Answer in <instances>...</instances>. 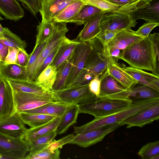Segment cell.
Instances as JSON below:
<instances>
[{"label":"cell","instance_id":"cell-41","mask_svg":"<svg viewBox=\"0 0 159 159\" xmlns=\"http://www.w3.org/2000/svg\"><path fill=\"white\" fill-rule=\"evenodd\" d=\"M94 77L84 68L75 81L69 87L82 86L89 84L90 81Z\"/></svg>","mask_w":159,"mask_h":159},{"label":"cell","instance_id":"cell-24","mask_svg":"<svg viewBox=\"0 0 159 159\" xmlns=\"http://www.w3.org/2000/svg\"><path fill=\"white\" fill-rule=\"evenodd\" d=\"M61 119V117H56L46 123L38 127L27 129L25 140L30 142L56 130Z\"/></svg>","mask_w":159,"mask_h":159},{"label":"cell","instance_id":"cell-13","mask_svg":"<svg viewBox=\"0 0 159 159\" xmlns=\"http://www.w3.org/2000/svg\"><path fill=\"white\" fill-rule=\"evenodd\" d=\"M159 118V103L142 110L119 123L121 126L127 125V128L133 126L142 127Z\"/></svg>","mask_w":159,"mask_h":159},{"label":"cell","instance_id":"cell-28","mask_svg":"<svg viewBox=\"0 0 159 159\" xmlns=\"http://www.w3.org/2000/svg\"><path fill=\"white\" fill-rule=\"evenodd\" d=\"M107 71L127 89H131L138 83L120 65L112 64L108 67Z\"/></svg>","mask_w":159,"mask_h":159},{"label":"cell","instance_id":"cell-12","mask_svg":"<svg viewBox=\"0 0 159 159\" xmlns=\"http://www.w3.org/2000/svg\"><path fill=\"white\" fill-rule=\"evenodd\" d=\"M24 124L16 111L0 118V133L11 138L24 139L27 129Z\"/></svg>","mask_w":159,"mask_h":159},{"label":"cell","instance_id":"cell-32","mask_svg":"<svg viewBox=\"0 0 159 159\" xmlns=\"http://www.w3.org/2000/svg\"><path fill=\"white\" fill-rule=\"evenodd\" d=\"M25 124L31 128L41 125L50 121L55 116L41 114L33 113L24 112H18Z\"/></svg>","mask_w":159,"mask_h":159},{"label":"cell","instance_id":"cell-4","mask_svg":"<svg viewBox=\"0 0 159 159\" xmlns=\"http://www.w3.org/2000/svg\"><path fill=\"white\" fill-rule=\"evenodd\" d=\"M68 31L66 23L55 22L54 28L52 36L34 63L27 72V79L34 80L36 74L43 60L60 44L66 37V34Z\"/></svg>","mask_w":159,"mask_h":159},{"label":"cell","instance_id":"cell-26","mask_svg":"<svg viewBox=\"0 0 159 159\" xmlns=\"http://www.w3.org/2000/svg\"><path fill=\"white\" fill-rule=\"evenodd\" d=\"M70 105L59 101H53L34 109L23 112L61 117Z\"/></svg>","mask_w":159,"mask_h":159},{"label":"cell","instance_id":"cell-37","mask_svg":"<svg viewBox=\"0 0 159 159\" xmlns=\"http://www.w3.org/2000/svg\"><path fill=\"white\" fill-rule=\"evenodd\" d=\"M4 38L0 42L9 47L17 49H25L27 47L25 42L12 32L8 28L4 27Z\"/></svg>","mask_w":159,"mask_h":159},{"label":"cell","instance_id":"cell-57","mask_svg":"<svg viewBox=\"0 0 159 159\" xmlns=\"http://www.w3.org/2000/svg\"><path fill=\"white\" fill-rule=\"evenodd\" d=\"M19 2H20L21 3L22 2L23 0H16Z\"/></svg>","mask_w":159,"mask_h":159},{"label":"cell","instance_id":"cell-19","mask_svg":"<svg viewBox=\"0 0 159 159\" xmlns=\"http://www.w3.org/2000/svg\"><path fill=\"white\" fill-rule=\"evenodd\" d=\"M126 89L107 71L103 72L101 81L99 96L119 97L120 93Z\"/></svg>","mask_w":159,"mask_h":159},{"label":"cell","instance_id":"cell-29","mask_svg":"<svg viewBox=\"0 0 159 159\" xmlns=\"http://www.w3.org/2000/svg\"><path fill=\"white\" fill-rule=\"evenodd\" d=\"M57 69L53 65L48 66L35 80L34 81L44 90L49 91L54 83Z\"/></svg>","mask_w":159,"mask_h":159},{"label":"cell","instance_id":"cell-46","mask_svg":"<svg viewBox=\"0 0 159 159\" xmlns=\"http://www.w3.org/2000/svg\"><path fill=\"white\" fill-rule=\"evenodd\" d=\"M19 50V49L9 47L8 53L4 61L2 63L1 65L11 64L18 65L17 55Z\"/></svg>","mask_w":159,"mask_h":159},{"label":"cell","instance_id":"cell-10","mask_svg":"<svg viewBox=\"0 0 159 159\" xmlns=\"http://www.w3.org/2000/svg\"><path fill=\"white\" fill-rule=\"evenodd\" d=\"M92 49L89 42L80 43L72 53V65L65 83L66 88L75 81L84 68L88 57Z\"/></svg>","mask_w":159,"mask_h":159},{"label":"cell","instance_id":"cell-25","mask_svg":"<svg viewBox=\"0 0 159 159\" xmlns=\"http://www.w3.org/2000/svg\"><path fill=\"white\" fill-rule=\"evenodd\" d=\"M80 43L75 39L71 40L66 37L60 45L58 51L50 64L53 65L57 69L71 55L76 46Z\"/></svg>","mask_w":159,"mask_h":159},{"label":"cell","instance_id":"cell-55","mask_svg":"<svg viewBox=\"0 0 159 159\" xmlns=\"http://www.w3.org/2000/svg\"><path fill=\"white\" fill-rule=\"evenodd\" d=\"M159 159V154H157L152 157V158L151 159Z\"/></svg>","mask_w":159,"mask_h":159},{"label":"cell","instance_id":"cell-58","mask_svg":"<svg viewBox=\"0 0 159 159\" xmlns=\"http://www.w3.org/2000/svg\"><path fill=\"white\" fill-rule=\"evenodd\" d=\"M3 20V19L2 17L0 16V20Z\"/></svg>","mask_w":159,"mask_h":159},{"label":"cell","instance_id":"cell-60","mask_svg":"<svg viewBox=\"0 0 159 159\" xmlns=\"http://www.w3.org/2000/svg\"><path fill=\"white\" fill-rule=\"evenodd\" d=\"M2 62L0 61V66H1V65L2 64Z\"/></svg>","mask_w":159,"mask_h":159},{"label":"cell","instance_id":"cell-38","mask_svg":"<svg viewBox=\"0 0 159 159\" xmlns=\"http://www.w3.org/2000/svg\"><path fill=\"white\" fill-rule=\"evenodd\" d=\"M60 152L59 149L50 150L47 147L34 153H30L24 157L26 159H60Z\"/></svg>","mask_w":159,"mask_h":159},{"label":"cell","instance_id":"cell-3","mask_svg":"<svg viewBox=\"0 0 159 159\" xmlns=\"http://www.w3.org/2000/svg\"><path fill=\"white\" fill-rule=\"evenodd\" d=\"M132 100L128 97L94 96L78 104L79 113L88 114L95 118L109 115L130 105Z\"/></svg>","mask_w":159,"mask_h":159},{"label":"cell","instance_id":"cell-54","mask_svg":"<svg viewBox=\"0 0 159 159\" xmlns=\"http://www.w3.org/2000/svg\"><path fill=\"white\" fill-rule=\"evenodd\" d=\"M4 31V28H3L0 24V34L3 33Z\"/></svg>","mask_w":159,"mask_h":159},{"label":"cell","instance_id":"cell-39","mask_svg":"<svg viewBox=\"0 0 159 159\" xmlns=\"http://www.w3.org/2000/svg\"><path fill=\"white\" fill-rule=\"evenodd\" d=\"M159 141L151 142L143 146L138 154L143 159H151L155 155L159 154Z\"/></svg>","mask_w":159,"mask_h":159},{"label":"cell","instance_id":"cell-2","mask_svg":"<svg viewBox=\"0 0 159 159\" xmlns=\"http://www.w3.org/2000/svg\"><path fill=\"white\" fill-rule=\"evenodd\" d=\"M158 103H159V98L132 102L128 107L111 115L95 118L93 120L81 126H74V133L76 134L84 133L103 126L120 123L140 111Z\"/></svg>","mask_w":159,"mask_h":159},{"label":"cell","instance_id":"cell-21","mask_svg":"<svg viewBox=\"0 0 159 159\" xmlns=\"http://www.w3.org/2000/svg\"><path fill=\"white\" fill-rule=\"evenodd\" d=\"M125 96L132 102L159 98V92L146 85L138 83L129 89H126Z\"/></svg>","mask_w":159,"mask_h":159},{"label":"cell","instance_id":"cell-48","mask_svg":"<svg viewBox=\"0 0 159 159\" xmlns=\"http://www.w3.org/2000/svg\"><path fill=\"white\" fill-rule=\"evenodd\" d=\"M123 30H105L101 32L97 36L103 44H106L117 33Z\"/></svg>","mask_w":159,"mask_h":159},{"label":"cell","instance_id":"cell-51","mask_svg":"<svg viewBox=\"0 0 159 159\" xmlns=\"http://www.w3.org/2000/svg\"><path fill=\"white\" fill-rule=\"evenodd\" d=\"M151 38L157 57V61L158 64H159V34L155 33L152 34H149Z\"/></svg>","mask_w":159,"mask_h":159},{"label":"cell","instance_id":"cell-7","mask_svg":"<svg viewBox=\"0 0 159 159\" xmlns=\"http://www.w3.org/2000/svg\"><path fill=\"white\" fill-rule=\"evenodd\" d=\"M55 101L72 105L82 103L95 96L89 90V84L69 87L61 89L50 91Z\"/></svg>","mask_w":159,"mask_h":159},{"label":"cell","instance_id":"cell-31","mask_svg":"<svg viewBox=\"0 0 159 159\" xmlns=\"http://www.w3.org/2000/svg\"><path fill=\"white\" fill-rule=\"evenodd\" d=\"M72 54L57 69L56 79L52 90H57L66 88V82L72 65Z\"/></svg>","mask_w":159,"mask_h":159},{"label":"cell","instance_id":"cell-18","mask_svg":"<svg viewBox=\"0 0 159 159\" xmlns=\"http://www.w3.org/2000/svg\"><path fill=\"white\" fill-rule=\"evenodd\" d=\"M3 78L14 90L52 97L54 99L50 91H48L43 89L34 80L27 79L16 80Z\"/></svg>","mask_w":159,"mask_h":159},{"label":"cell","instance_id":"cell-23","mask_svg":"<svg viewBox=\"0 0 159 159\" xmlns=\"http://www.w3.org/2000/svg\"><path fill=\"white\" fill-rule=\"evenodd\" d=\"M0 13L7 19L19 20L25 14L24 10L16 0H0Z\"/></svg>","mask_w":159,"mask_h":159},{"label":"cell","instance_id":"cell-59","mask_svg":"<svg viewBox=\"0 0 159 159\" xmlns=\"http://www.w3.org/2000/svg\"><path fill=\"white\" fill-rule=\"evenodd\" d=\"M2 158V156L0 154V159Z\"/></svg>","mask_w":159,"mask_h":159},{"label":"cell","instance_id":"cell-6","mask_svg":"<svg viewBox=\"0 0 159 159\" xmlns=\"http://www.w3.org/2000/svg\"><path fill=\"white\" fill-rule=\"evenodd\" d=\"M137 24L136 21L122 6L116 10L104 12L100 22V26L102 32L131 28L135 27Z\"/></svg>","mask_w":159,"mask_h":159},{"label":"cell","instance_id":"cell-27","mask_svg":"<svg viewBox=\"0 0 159 159\" xmlns=\"http://www.w3.org/2000/svg\"><path fill=\"white\" fill-rule=\"evenodd\" d=\"M79 113L78 104L71 105L61 117L56 130L57 134L64 133L71 125L76 123Z\"/></svg>","mask_w":159,"mask_h":159},{"label":"cell","instance_id":"cell-42","mask_svg":"<svg viewBox=\"0 0 159 159\" xmlns=\"http://www.w3.org/2000/svg\"><path fill=\"white\" fill-rule=\"evenodd\" d=\"M48 42V41L46 42L41 44L35 45L33 51L30 54L29 62L25 67L26 72L34 63Z\"/></svg>","mask_w":159,"mask_h":159},{"label":"cell","instance_id":"cell-15","mask_svg":"<svg viewBox=\"0 0 159 159\" xmlns=\"http://www.w3.org/2000/svg\"><path fill=\"white\" fill-rule=\"evenodd\" d=\"M115 64L109 58L102 57L98 52L92 49L88 57L84 68L94 77L101 74L110 65Z\"/></svg>","mask_w":159,"mask_h":159},{"label":"cell","instance_id":"cell-50","mask_svg":"<svg viewBox=\"0 0 159 159\" xmlns=\"http://www.w3.org/2000/svg\"><path fill=\"white\" fill-rule=\"evenodd\" d=\"M17 55V61L18 65L26 67L29 62L30 54L27 53L25 49H19Z\"/></svg>","mask_w":159,"mask_h":159},{"label":"cell","instance_id":"cell-56","mask_svg":"<svg viewBox=\"0 0 159 159\" xmlns=\"http://www.w3.org/2000/svg\"><path fill=\"white\" fill-rule=\"evenodd\" d=\"M4 38V35L3 34V33L2 34H0V40Z\"/></svg>","mask_w":159,"mask_h":159},{"label":"cell","instance_id":"cell-14","mask_svg":"<svg viewBox=\"0 0 159 159\" xmlns=\"http://www.w3.org/2000/svg\"><path fill=\"white\" fill-rule=\"evenodd\" d=\"M16 111L12 89L6 80L0 75V118Z\"/></svg>","mask_w":159,"mask_h":159},{"label":"cell","instance_id":"cell-35","mask_svg":"<svg viewBox=\"0 0 159 159\" xmlns=\"http://www.w3.org/2000/svg\"><path fill=\"white\" fill-rule=\"evenodd\" d=\"M55 26V21L41 22L37 26L35 45L48 42L52 36Z\"/></svg>","mask_w":159,"mask_h":159},{"label":"cell","instance_id":"cell-30","mask_svg":"<svg viewBox=\"0 0 159 159\" xmlns=\"http://www.w3.org/2000/svg\"><path fill=\"white\" fill-rule=\"evenodd\" d=\"M85 4L81 0H75L64 8L53 19L57 22H67L77 15Z\"/></svg>","mask_w":159,"mask_h":159},{"label":"cell","instance_id":"cell-9","mask_svg":"<svg viewBox=\"0 0 159 159\" xmlns=\"http://www.w3.org/2000/svg\"><path fill=\"white\" fill-rule=\"evenodd\" d=\"M12 91L16 111L18 112L34 109L55 101L52 97L18 92L12 89Z\"/></svg>","mask_w":159,"mask_h":159},{"label":"cell","instance_id":"cell-36","mask_svg":"<svg viewBox=\"0 0 159 159\" xmlns=\"http://www.w3.org/2000/svg\"><path fill=\"white\" fill-rule=\"evenodd\" d=\"M57 135L55 130L30 142V153L36 152L47 147L53 141Z\"/></svg>","mask_w":159,"mask_h":159},{"label":"cell","instance_id":"cell-20","mask_svg":"<svg viewBox=\"0 0 159 159\" xmlns=\"http://www.w3.org/2000/svg\"><path fill=\"white\" fill-rule=\"evenodd\" d=\"M104 12L102 11L88 20L75 39L80 43L89 42L94 39L101 31L100 22Z\"/></svg>","mask_w":159,"mask_h":159},{"label":"cell","instance_id":"cell-17","mask_svg":"<svg viewBox=\"0 0 159 159\" xmlns=\"http://www.w3.org/2000/svg\"><path fill=\"white\" fill-rule=\"evenodd\" d=\"M143 38L131 28H128L116 34L108 42L103 45L106 48L114 47L123 50L129 46Z\"/></svg>","mask_w":159,"mask_h":159},{"label":"cell","instance_id":"cell-49","mask_svg":"<svg viewBox=\"0 0 159 159\" xmlns=\"http://www.w3.org/2000/svg\"><path fill=\"white\" fill-rule=\"evenodd\" d=\"M59 45L55 48L43 60L36 74L35 80L41 73L51 63L58 51Z\"/></svg>","mask_w":159,"mask_h":159},{"label":"cell","instance_id":"cell-16","mask_svg":"<svg viewBox=\"0 0 159 159\" xmlns=\"http://www.w3.org/2000/svg\"><path fill=\"white\" fill-rule=\"evenodd\" d=\"M75 0H40L39 11L42 21H52L53 19L64 8Z\"/></svg>","mask_w":159,"mask_h":159},{"label":"cell","instance_id":"cell-47","mask_svg":"<svg viewBox=\"0 0 159 159\" xmlns=\"http://www.w3.org/2000/svg\"><path fill=\"white\" fill-rule=\"evenodd\" d=\"M103 72L95 77L89 84L90 91L97 96L100 94L101 81Z\"/></svg>","mask_w":159,"mask_h":159},{"label":"cell","instance_id":"cell-33","mask_svg":"<svg viewBox=\"0 0 159 159\" xmlns=\"http://www.w3.org/2000/svg\"><path fill=\"white\" fill-rule=\"evenodd\" d=\"M0 75L12 79H27L25 67L15 64L1 65Z\"/></svg>","mask_w":159,"mask_h":159},{"label":"cell","instance_id":"cell-44","mask_svg":"<svg viewBox=\"0 0 159 159\" xmlns=\"http://www.w3.org/2000/svg\"><path fill=\"white\" fill-rule=\"evenodd\" d=\"M22 3L32 14L35 16L40 8V0H23Z\"/></svg>","mask_w":159,"mask_h":159},{"label":"cell","instance_id":"cell-22","mask_svg":"<svg viewBox=\"0 0 159 159\" xmlns=\"http://www.w3.org/2000/svg\"><path fill=\"white\" fill-rule=\"evenodd\" d=\"M124 71L138 82L159 92V77L153 73L130 66L124 68Z\"/></svg>","mask_w":159,"mask_h":159},{"label":"cell","instance_id":"cell-53","mask_svg":"<svg viewBox=\"0 0 159 159\" xmlns=\"http://www.w3.org/2000/svg\"><path fill=\"white\" fill-rule=\"evenodd\" d=\"M120 7L123 6L136 0H106Z\"/></svg>","mask_w":159,"mask_h":159},{"label":"cell","instance_id":"cell-11","mask_svg":"<svg viewBox=\"0 0 159 159\" xmlns=\"http://www.w3.org/2000/svg\"><path fill=\"white\" fill-rule=\"evenodd\" d=\"M120 126L119 123H115L85 133L76 134L69 144H76L83 148L88 147L100 142L108 134Z\"/></svg>","mask_w":159,"mask_h":159},{"label":"cell","instance_id":"cell-5","mask_svg":"<svg viewBox=\"0 0 159 159\" xmlns=\"http://www.w3.org/2000/svg\"><path fill=\"white\" fill-rule=\"evenodd\" d=\"M123 6L136 21L159 23V0H136Z\"/></svg>","mask_w":159,"mask_h":159},{"label":"cell","instance_id":"cell-43","mask_svg":"<svg viewBox=\"0 0 159 159\" xmlns=\"http://www.w3.org/2000/svg\"><path fill=\"white\" fill-rule=\"evenodd\" d=\"M74 137V134H70L58 140L53 141L47 147L51 151H54L63 145L69 144L73 139Z\"/></svg>","mask_w":159,"mask_h":159},{"label":"cell","instance_id":"cell-52","mask_svg":"<svg viewBox=\"0 0 159 159\" xmlns=\"http://www.w3.org/2000/svg\"><path fill=\"white\" fill-rule=\"evenodd\" d=\"M9 47L0 42V61L3 62L8 53Z\"/></svg>","mask_w":159,"mask_h":159},{"label":"cell","instance_id":"cell-1","mask_svg":"<svg viewBox=\"0 0 159 159\" xmlns=\"http://www.w3.org/2000/svg\"><path fill=\"white\" fill-rule=\"evenodd\" d=\"M120 59L124 61L130 67L151 71L159 77V64L149 34L123 50Z\"/></svg>","mask_w":159,"mask_h":159},{"label":"cell","instance_id":"cell-45","mask_svg":"<svg viewBox=\"0 0 159 159\" xmlns=\"http://www.w3.org/2000/svg\"><path fill=\"white\" fill-rule=\"evenodd\" d=\"M159 25V23L146 22L140 26L135 32L143 38L148 37L151 31L155 27Z\"/></svg>","mask_w":159,"mask_h":159},{"label":"cell","instance_id":"cell-34","mask_svg":"<svg viewBox=\"0 0 159 159\" xmlns=\"http://www.w3.org/2000/svg\"><path fill=\"white\" fill-rule=\"evenodd\" d=\"M102 11L100 9L95 7L85 5L79 13L69 20L67 23H74L78 25H84L88 20Z\"/></svg>","mask_w":159,"mask_h":159},{"label":"cell","instance_id":"cell-8","mask_svg":"<svg viewBox=\"0 0 159 159\" xmlns=\"http://www.w3.org/2000/svg\"><path fill=\"white\" fill-rule=\"evenodd\" d=\"M30 147L29 142L24 139L11 138L0 133V154L2 158L24 159L29 152Z\"/></svg>","mask_w":159,"mask_h":159},{"label":"cell","instance_id":"cell-40","mask_svg":"<svg viewBox=\"0 0 159 159\" xmlns=\"http://www.w3.org/2000/svg\"><path fill=\"white\" fill-rule=\"evenodd\" d=\"M85 5L97 7L104 12L114 11L120 7L106 0H81Z\"/></svg>","mask_w":159,"mask_h":159}]
</instances>
